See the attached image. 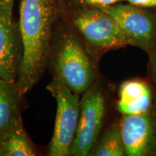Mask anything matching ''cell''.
<instances>
[{"mask_svg": "<svg viewBox=\"0 0 156 156\" xmlns=\"http://www.w3.org/2000/svg\"><path fill=\"white\" fill-rule=\"evenodd\" d=\"M14 0H0V15L8 24H12V9Z\"/></svg>", "mask_w": 156, "mask_h": 156, "instance_id": "13", "label": "cell"}, {"mask_svg": "<svg viewBox=\"0 0 156 156\" xmlns=\"http://www.w3.org/2000/svg\"><path fill=\"white\" fill-rule=\"evenodd\" d=\"M51 51L54 78L79 95L93 85L95 77L94 66L74 33L68 30L61 33Z\"/></svg>", "mask_w": 156, "mask_h": 156, "instance_id": "2", "label": "cell"}, {"mask_svg": "<svg viewBox=\"0 0 156 156\" xmlns=\"http://www.w3.org/2000/svg\"><path fill=\"white\" fill-rule=\"evenodd\" d=\"M58 9V0H21L19 29L23 54L16 83L22 96L33 88L44 72Z\"/></svg>", "mask_w": 156, "mask_h": 156, "instance_id": "1", "label": "cell"}, {"mask_svg": "<svg viewBox=\"0 0 156 156\" xmlns=\"http://www.w3.org/2000/svg\"><path fill=\"white\" fill-rule=\"evenodd\" d=\"M149 73L156 87V47L149 52Z\"/></svg>", "mask_w": 156, "mask_h": 156, "instance_id": "15", "label": "cell"}, {"mask_svg": "<svg viewBox=\"0 0 156 156\" xmlns=\"http://www.w3.org/2000/svg\"><path fill=\"white\" fill-rule=\"evenodd\" d=\"M73 23L85 41L98 49H114L128 45L115 19L100 8L90 7L79 9L73 17Z\"/></svg>", "mask_w": 156, "mask_h": 156, "instance_id": "4", "label": "cell"}, {"mask_svg": "<svg viewBox=\"0 0 156 156\" xmlns=\"http://www.w3.org/2000/svg\"><path fill=\"white\" fill-rule=\"evenodd\" d=\"M106 110L103 93L96 85H92L80 103V117L70 155H88L98 139Z\"/></svg>", "mask_w": 156, "mask_h": 156, "instance_id": "5", "label": "cell"}, {"mask_svg": "<svg viewBox=\"0 0 156 156\" xmlns=\"http://www.w3.org/2000/svg\"><path fill=\"white\" fill-rule=\"evenodd\" d=\"M123 2H126L128 4L142 8L156 7V0H123Z\"/></svg>", "mask_w": 156, "mask_h": 156, "instance_id": "16", "label": "cell"}, {"mask_svg": "<svg viewBox=\"0 0 156 156\" xmlns=\"http://www.w3.org/2000/svg\"><path fill=\"white\" fill-rule=\"evenodd\" d=\"M112 16L125 36L128 45L149 53L156 47V19L149 12L130 4L98 7Z\"/></svg>", "mask_w": 156, "mask_h": 156, "instance_id": "6", "label": "cell"}, {"mask_svg": "<svg viewBox=\"0 0 156 156\" xmlns=\"http://www.w3.org/2000/svg\"><path fill=\"white\" fill-rule=\"evenodd\" d=\"M80 2L90 7H101L116 5L123 2V0H80Z\"/></svg>", "mask_w": 156, "mask_h": 156, "instance_id": "14", "label": "cell"}, {"mask_svg": "<svg viewBox=\"0 0 156 156\" xmlns=\"http://www.w3.org/2000/svg\"><path fill=\"white\" fill-rule=\"evenodd\" d=\"M153 101L151 89L145 81L129 80L119 87L117 109L122 115L145 114L151 110Z\"/></svg>", "mask_w": 156, "mask_h": 156, "instance_id": "9", "label": "cell"}, {"mask_svg": "<svg viewBox=\"0 0 156 156\" xmlns=\"http://www.w3.org/2000/svg\"><path fill=\"white\" fill-rule=\"evenodd\" d=\"M154 105H155V110H156V93H155V98H154Z\"/></svg>", "mask_w": 156, "mask_h": 156, "instance_id": "17", "label": "cell"}, {"mask_svg": "<svg viewBox=\"0 0 156 156\" xmlns=\"http://www.w3.org/2000/svg\"><path fill=\"white\" fill-rule=\"evenodd\" d=\"M56 101V116L48 155H70L80 117V95L74 93L62 81L54 78L46 86Z\"/></svg>", "mask_w": 156, "mask_h": 156, "instance_id": "3", "label": "cell"}, {"mask_svg": "<svg viewBox=\"0 0 156 156\" xmlns=\"http://www.w3.org/2000/svg\"><path fill=\"white\" fill-rule=\"evenodd\" d=\"M125 155H156V119L151 111L145 114L123 115L119 122Z\"/></svg>", "mask_w": 156, "mask_h": 156, "instance_id": "7", "label": "cell"}, {"mask_svg": "<svg viewBox=\"0 0 156 156\" xmlns=\"http://www.w3.org/2000/svg\"><path fill=\"white\" fill-rule=\"evenodd\" d=\"M36 152L23 123L0 133V156H33Z\"/></svg>", "mask_w": 156, "mask_h": 156, "instance_id": "11", "label": "cell"}, {"mask_svg": "<svg viewBox=\"0 0 156 156\" xmlns=\"http://www.w3.org/2000/svg\"><path fill=\"white\" fill-rule=\"evenodd\" d=\"M20 47L16 27L0 15V79L16 81L21 62Z\"/></svg>", "mask_w": 156, "mask_h": 156, "instance_id": "8", "label": "cell"}, {"mask_svg": "<svg viewBox=\"0 0 156 156\" xmlns=\"http://www.w3.org/2000/svg\"><path fill=\"white\" fill-rule=\"evenodd\" d=\"M89 155L95 156H123L125 155L119 123H115L107 129L104 135L95 143Z\"/></svg>", "mask_w": 156, "mask_h": 156, "instance_id": "12", "label": "cell"}, {"mask_svg": "<svg viewBox=\"0 0 156 156\" xmlns=\"http://www.w3.org/2000/svg\"><path fill=\"white\" fill-rule=\"evenodd\" d=\"M21 98L16 81L0 79V133L23 123Z\"/></svg>", "mask_w": 156, "mask_h": 156, "instance_id": "10", "label": "cell"}]
</instances>
